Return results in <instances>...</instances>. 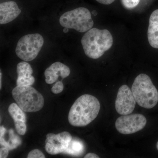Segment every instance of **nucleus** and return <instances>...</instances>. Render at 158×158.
I'll list each match as a JSON object with an SVG mask.
<instances>
[{"label": "nucleus", "instance_id": "5701e85b", "mask_svg": "<svg viewBox=\"0 0 158 158\" xmlns=\"http://www.w3.org/2000/svg\"><path fill=\"white\" fill-rule=\"evenodd\" d=\"M2 73L1 71L0 73V88H2Z\"/></svg>", "mask_w": 158, "mask_h": 158}, {"label": "nucleus", "instance_id": "f257e3e1", "mask_svg": "<svg viewBox=\"0 0 158 158\" xmlns=\"http://www.w3.org/2000/svg\"><path fill=\"white\" fill-rule=\"evenodd\" d=\"M100 109V104L96 98L84 94L77 99L72 106L69 113V122L73 126H86L96 118Z\"/></svg>", "mask_w": 158, "mask_h": 158}, {"label": "nucleus", "instance_id": "6ab92c4d", "mask_svg": "<svg viewBox=\"0 0 158 158\" xmlns=\"http://www.w3.org/2000/svg\"><path fill=\"white\" fill-rule=\"evenodd\" d=\"M28 158H45L42 152L38 149H34L30 152L28 155Z\"/></svg>", "mask_w": 158, "mask_h": 158}, {"label": "nucleus", "instance_id": "b1692460", "mask_svg": "<svg viewBox=\"0 0 158 158\" xmlns=\"http://www.w3.org/2000/svg\"><path fill=\"white\" fill-rule=\"evenodd\" d=\"M156 148H157V150H158V141L157 143V144H156Z\"/></svg>", "mask_w": 158, "mask_h": 158}, {"label": "nucleus", "instance_id": "9d476101", "mask_svg": "<svg viewBox=\"0 0 158 158\" xmlns=\"http://www.w3.org/2000/svg\"><path fill=\"white\" fill-rule=\"evenodd\" d=\"M70 73V70L67 65L60 62L53 63L45 71V81L48 84H53L56 81L59 76L64 79Z\"/></svg>", "mask_w": 158, "mask_h": 158}, {"label": "nucleus", "instance_id": "4be33fe9", "mask_svg": "<svg viewBox=\"0 0 158 158\" xmlns=\"http://www.w3.org/2000/svg\"><path fill=\"white\" fill-rule=\"evenodd\" d=\"M85 158H99V157L97 155L93 153H89L87 154L86 156L84 157Z\"/></svg>", "mask_w": 158, "mask_h": 158}, {"label": "nucleus", "instance_id": "a211bd4d", "mask_svg": "<svg viewBox=\"0 0 158 158\" xmlns=\"http://www.w3.org/2000/svg\"><path fill=\"white\" fill-rule=\"evenodd\" d=\"M64 89V85L61 81H59L52 87V93L57 94L62 92Z\"/></svg>", "mask_w": 158, "mask_h": 158}, {"label": "nucleus", "instance_id": "dca6fc26", "mask_svg": "<svg viewBox=\"0 0 158 158\" xmlns=\"http://www.w3.org/2000/svg\"><path fill=\"white\" fill-rule=\"evenodd\" d=\"M9 139L7 142L8 145L7 148H9V150H12L16 148L18 146L20 145L22 141L18 136L15 135L13 130H9Z\"/></svg>", "mask_w": 158, "mask_h": 158}, {"label": "nucleus", "instance_id": "9b49d317", "mask_svg": "<svg viewBox=\"0 0 158 158\" xmlns=\"http://www.w3.org/2000/svg\"><path fill=\"white\" fill-rule=\"evenodd\" d=\"M21 11L17 3L13 1L4 2L0 4V24L11 22L20 14Z\"/></svg>", "mask_w": 158, "mask_h": 158}, {"label": "nucleus", "instance_id": "6e6552de", "mask_svg": "<svg viewBox=\"0 0 158 158\" xmlns=\"http://www.w3.org/2000/svg\"><path fill=\"white\" fill-rule=\"evenodd\" d=\"M72 139L71 135L67 131L57 135L52 133L48 134L45 140L46 151L52 155L64 152L68 148Z\"/></svg>", "mask_w": 158, "mask_h": 158}, {"label": "nucleus", "instance_id": "39448f33", "mask_svg": "<svg viewBox=\"0 0 158 158\" xmlns=\"http://www.w3.org/2000/svg\"><path fill=\"white\" fill-rule=\"evenodd\" d=\"M59 23L65 28L74 29L80 33L87 32L94 26L90 11L84 7L66 11L61 15Z\"/></svg>", "mask_w": 158, "mask_h": 158}, {"label": "nucleus", "instance_id": "f3484780", "mask_svg": "<svg viewBox=\"0 0 158 158\" xmlns=\"http://www.w3.org/2000/svg\"><path fill=\"white\" fill-rule=\"evenodd\" d=\"M140 0H121L123 5L126 9H134L138 6Z\"/></svg>", "mask_w": 158, "mask_h": 158}, {"label": "nucleus", "instance_id": "f03ea898", "mask_svg": "<svg viewBox=\"0 0 158 158\" xmlns=\"http://www.w3.org/2000/svg\"><path fill=\"white\" fill-rule=\"evenodd\" d=\"M113 36L107 30L93 28L86 32L81 39L85 55L92 59L102 57L113 45Z\"/></svg>", "mask_w": 158, "mask_h": 158}, {"label": "nucleus", "instance_id": "f8f14e48", "mask_svg": "<svg viewBox=\"0 0 158 158\" xmlns=\"http://www.w3.org/2000/svg\"><path fill=\"white\" fill-rule=\"evenodd\" d=\"M8 110L14 120L16 131L19 135H23L27 131L26 116L24 111L15 103L11 104Z\"/></svg>", "mask_w": 158, "mask_h": 158}, {"label": "nucleus", "instance_id": "4468645a", "mask_svg": "<svg viewBox=\"0 0 158 158\" xmlns=\"http://www.w3.org/2000/svg\"><path fill=\"white\" fill-rule=\"evenodd\" d=\"M148 38L150 45L158 49V9L153 11L150 17Z\"/></svg>", "mask_w": 158, "mask_h": 158}, {"label": "nucleus", "instance_id": "aec40b11", "mask_svg": "<svg viewBox=\"0 0 158 158\" xmlns=\"http://www.w3.org/2000/svg\"><path fill=\"white\" fill-rule=\"evenodd\" d=\"M9 149L7 148L3 147L0 150V158H6L8 156L9 153Z\"/></svg>", "mask_w": 158, "mask_h": 158}, {"label": "nucleus", "instance_id": "20e7f679", "mask_svg": "<svg viewBox=\"0 0 158 158\" xmlns=\"http://www.w3.org/2000/svg\"><path fill=\"white\" fill-rule=\"evenodd\" d=\"M12 95L18 106L24 112H37L44 106L42 94L31 86H16L12 90Z\"/></svg>", "mask_w": 158, "mask_h": 158}, {"label": "nucleus", "instance_id": "2eb2a0df", "mask_svg": "<svg viewBox=\"0 0 158 158\" xmlns=\"http://www.w3.org/2000/svg\"><path fill=\"white\" fill-rule=\"evenodd\" d=\"M84 148V145L82 142L76 139H72L68 148L64 153L72 155L78 156L83 152Z\"/></svg>", "mask_w": 158, "mask_h": 158}, {"label": "nucleus", "instance_id": "ddd939ff", "mask_svg": "<svg viewBox=\"0 0 158 158\" xmlns=\"http://www.w3.org/2000/svg\"><path fill=\"white\" fill-rule=\"evenodd\" d=\"M17 86H31L34 85L35 78L32 75L33 70L28 63L25 61L19 62L17 65Z\"/></svg>", "mask_w": 158, "mask_h": 158}, {"label": "nucleus", "instance_id": "1a4fd4ad", "mask_svg": "<svg viewBox=\"0 0 158 158\" xmlns=\"http://www.w3.org/2000/svg\"><path fill=\"white\" fill-rule=\"evenodd\" d=\"M136 100L132 90L126 85H123L118 89L115 108L116 112L122 115L132 113L135 107Z\"/></svg>", "mask_w": 158, "mask_h": 158}, {"label": "nucleus", "instance_id": "0eeeda50", "mask_svg": "<svg viewBox=\"0 0 158 158\" xmlns=\"http://www.w3.org/2000/svg\"><path fill=\"white\" fill-rule=\"evenodd\" d=\"M147 119L141 114L123 115L116 119L115 127L118 132L123 135L134 134L143 129Z\"/></svg>", "mask_w": 158, "mask_h": 158}, {"label": "nucleus", "instance_id": "412c9836", "mask_svg": "<svg viewBox=\"0 0 158 158\" xmlns=\"http://www.w3.org/2000/svg\"><path fill=\"white\" fill-rule=\"evenodd\" d=\"M96 1L103 5H109L113 3L115 0H96Z\"/></svg>", "mask_w": 158, "mask_h": 158}, {"label": "nucleus", "instance_id": "7ed1b4c3", "mask_svg": "<svg viewBox=\"0 0 158 158\" xmlns=\"http://www.w3.org/2000/svg\"><path fill=\"white\" fill-rule=\"evenodd\" d=\"M136 102L145 109L154 107L158 102V92L151 79L145 74L136 77L131 88Z\"/></svg>", "mask_w": 158, "mask_h": 158}, {"label": "nucleus", "instance_id": "423d86ee", "mask_svg": "<svg viewBox=\"0 0 158 158\" xmlns=\"http://www.w3.org/2000/svg\"><path fill=\"white\" fill-rule=\"evenodd\" d=\"M44 43L42 35L39 34H27L19 40L15 48L17 56L25 62L34 60Z\"/></svg>", "mask_w": 158, "mask_h": 158}]
</instances>
